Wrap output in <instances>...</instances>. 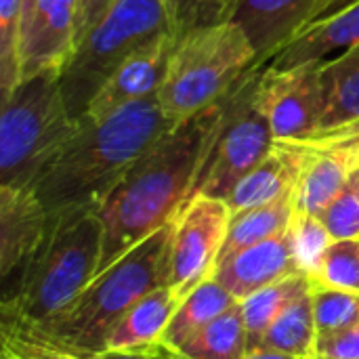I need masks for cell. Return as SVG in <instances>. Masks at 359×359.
<instances>
[{"label": "cell", "instance_id": "277c9868", "mask_svg": "<svg viewBox=\"0 0 359 359\" xmlns=\"http://www.w3.org/2000/svg\"><path fill=\"white\" fill-rule=\"evenodd\" d=\"M172 223L97 273L80 297L40 328L21 334L72 358L90 359L105 351V343L122 316L147 292L166 286V250Z\"/></svg>", "mask_w": 359, "mask_h": 359}, {"label": "cell", "instance_id": "7a4b0ae2", "mask_svg": "<svg viewBox=\"0 0 359 359\" xmlns=\"http://www.w3.org/2000/svg\"><path fill=\"white\" fill-rule=\"evenodd\" d=\"M172 126L158 93L114 111L105 120L82 118L76 135L32 185L48 221L97 215L133 162Z\"/></svg>", "mask_w": 359, "mask_h": 359}, {"label": "cell", "instance_id": "5b68a950", "mask_svg": "<svg viewBox=\"0 0 359 359\" xmlns=\"http://www.w3.org/2000/svg\"><path fill=\"white\" fill-rule=\"evenodd\" d=\"M255 67V48L244 29L233 23L200 27L175 40L160 105L172 124L227 97Z\"/></svg>", "mask_w": 359, "mask_h": 359}, {"label": "cell", "instance_id": "3957f363", "mask_svg": "<svg viewBox=\"0 0 359 359\" xmlns=\"http://www.w3.org/2000/svg\"><path fill=\"white\" fill-rule=\"evenodd\" d=\"M101 246L103 225L97 215L50 223L40 248L2 282V337L27 334L72 305L97 276Z\"/></svg>", "mask_w": 359, "mask_h": 359}, {"label": "cell", "instance_id": "44dd1931", "mask_svg": "<svg viewBox=\"0 0 359 359\" xmlns=\"http://www.w3.org/2000/svg\"><path fill=\"white\" fill-rule=\"evenodd\" d=\"M238 303L240 301L221 282H217L212 276L206 278L183 299L160 343L170 349H179L196 332H200L204 326L215 322Z\"/></svg>", "mask_w": 359, "mask_h": 359}, {"label": "cell", "instance_id": "2e32d148", "mask_svg": "<svg viewBox=\"0 0 359 359\" xmlns=\"http://www.w3.org/2000/svg\"><path fill=\"white\" fill-rule=\"evenodd\" d=\"M359 44V2L318 21L297 34L261 69H292L301 65H326Z\"/></svg>", "mask_w": 359, "mask_h": 359}, {"label": "cell", "instance_id": "52a82bcc", "mask_svg": "<svg viewBox=\"0 0 359 359\" xmlns=\"http://www.w3.org/2000/svg\"><path fill=\"white\" fill-rule=\"evenodd\" d=\"M162 32H170L168 0H116L59 76L72 118L82 120L88 103L114 69L135 48Z\"/></svg>", "mask_w": 359, "mask_h": 359}, {"label": "cell", "instance_id": "6da1fadb", "mask_svg": "<svg viewBox=\"0 0 359 359\" xmlns=\"http://www.w3.org/2000/svg\"><path fill=\"white\" fill-rule=\"evenodd\" d=\"M227 97L175 124L133 162L105 198L97 210L103 225L97 273L107 269L145 238L172 223L183 210L217 137L227 109Z\"/></svg>", "mask_w": 359, "mask_h": 359}, {"label": "cell", "instance_id": "9a60e30c", "mask_svg": "<svg viewBox=\"0 0 359 359\" xmlns=\"http://www.w3.org/2000/svg\"><path fill=\"white\" fill-rule=\"evenodd\" d=\"M318 0H238L231 21L255 48V67H263L309 21Z\"/></svg>", "mask_w": 359, "mask_h": 359}, {"label": "cell", "instance_id": "4316f807", "mask_svg": "<svg viewBox=\"0 0 359 359\" xmlns=\"http://www.w3.org/2000/svg\"><path fill=\"white\" fill-rule=\"evenodd\" d=\"M290 236L299 269L313 282L320 271L322 259L334 240L330 238L322 219L307 212H294L290 223Z\"/></svg>", "mask_w": 359, "mask_h": 359}, {"label": "cell", "instance_id": "1f68e13d", "mask_svg": "<svg viewBox=\"0 0 359 359\" xmlns=\"http://www.w3.org/2000/svg\"><path fill=\"white\" fill-rule=\"evenodd\" d=\"M316 355L326 359H359V326L318 334Z\"/></svg>", "mask_w": 359, "mask_h": 359}, {"label": "cell", "instance_id": "d4e9b609", "mask_svg": "<svg viewBox=\"0 0 359 359\" xmlns=\"http://www.w3.org/2000/svg\"><path fill=\"white\" fill-rule=\"evenodd\" d=\"M313 288V282L305 276H290L286 280H280L248 299L240 301L244 322H246V334H248V349H257L269 330V326L280 318V313L297 301L301 294L309 292Z\"/></svg>", "mask_w": 359, "mask_h": 359}, {"label": "cell", "instance_id": "f35d334b", "mask_svg": "<svg viewBox=\"0 0 359 359\" xmlns=\"http://www.w3.org/2000/svg\"><path fill=\"white\" fill-rule=\"evenodd\" d=\"M36 4H38V0H21V32L27 25V21L32 19Z\"/></svg>", "mask_w": 359, "mask_h": 359}, {"label": "cell", "instance_id": "e575fe53", "mask_svg": "<svg viewBox=\"0 0 359 359\" xmlns=\"http://www.w3.org/2000/svg\"><path fill=\"white\" fill-rule=\"evenodd\" d=\"M359 0H318V4H316V8H313V15L309 17V21H307V25L305 27H309V25H313V23H318V21H324V19H328V17H332V15H337V13H341L343 8H347V6H351V4H355ZM303 27V29H305ZM301 29V32H303ZM299 32V34H301Z\"/></svg>", "mask_w": 359, "mask_h": 359}, {"label": "cell", "instance_id": "5bb4252c", "mask_svg": "<svg viewBox=\"0 0 359 359\" xmlns=\"http://www.w3.org/2000/svg\"><path fill=\"white\" fill-rule=\"evenodd\" d=\"M50 221L34 189L0 185V280L15 276L40 248Z\"/></svg>", "mask_w": 359, "mask_h": 359}, {"label": "cell", "instance_id": "9c48e42d", "mask_svg": "<svg viewBox=\"0 0 359 359\" xmlns=\"http://www.w3.org/2000/svg\"><path fill=\"white\" fill-rule=\"evenodd\" d=\"M231 208L225 200L196 196L172 221L166 250V286L187 297L212 276L225 244Z\"/></svg>", "mask_w": 359, "mask_h": 359}, {"label": "cell", "instance_id": "4dcf8cb0", "mask_svg": "<svg viewBox=\"0 0 359 359\" xmlns=\"http://www.w3.org/2000/svg\"><path fill=\"white\" fill-rule=\"evenodd\" d=\"M324 227L334 242L359 240V191L347 183L345 189L320 212Z\"/></svg>", "mask_w": 359, "mask_h": 359}, {"label": "cell", "instance_id": "30bf717a", "mask_svg": "<svg viewBox=\"0 0 359 359\" xmlns=\"http://www.w3.org/2000/svg\"><path fill=\"white\" fill-rule=\"evenodd\" d=\"M257 103L276 141L307 143L320 130V65L259 69Z\"/></svg>", "mask_w": 359, "mask_h": 359}, {"label": "cell", "instance_id": "b9f144b4", "mask_svg": "<svg viewBox=\"0 0 359 359\" xmlns=\"http://www.w3.org/2000/svg\"><path fill=\"white\" fill-rule=\"evenodd\" d=\"M311 359H326V358H320V355H313V358Z\"/></svg>", "mask_w": 359, "mask_h": 359}, {"label": "cell", "instance_id": "ac0fdd59", "mask_svg": "<svg viewBox=\"0 0 359 359\" xmlns=\"http://www.w3.org/2000/svg\"><path fill=\"white\" fill-rule=\"evenodd\" d=\"M183 299L185 297L170 286L147 292L114 326L105 351H147L158 345Z\"/></svg>", "mask_w": 359, "mask_h": 359}, {"label": "cell", "instance_id": "8992f818", "mask_svg": "<svg viewBox=\"0 0 359 359\" xmlns=\"http://www.w3.org/2000/svg\"><path fill=\"white\" fill-rule=\"evenodd\" d=\"M74 120L59 84V74L19 80L0 116V185L29 187L76 135Z\"/></svg>", "mask_w": 359, "mask_h": 359}, {"label": "cell", "instance_id": "4fadbf2b", "mask_svg": "<svg viewBox=\"0 0 359 359\" xmlns=\"http://www.w3.org/2000/svg\"><path fill=\"white\" fill-rule=\"evenodd\" d=\"M299 273L303 271L299 269L288 227V231L276 238L248 246L219 261L212 278L221 282L238 301H244L250 294Z\"/></svg>", "mask_w": 359, "mask_h": 359}, {"label": "cell", "instance_id": "ffe728a7", "mask_svg": "<svg viewBox=\"0 0 359 359\" xmlns=\"http://www.w3.org/2000/svg\"><path fill=\"white\" fill-rule=\"evenodd\" d=\"M309 160L303 168V175L294 189L297 212H307L320 217V212L345 189L351 177V162L337 149L311 145Z\"/></svg>", "mask_w": 359, "mask_h": 359}, {"label": "cell", "instance_id": "8fae6325", "mask_svg": "<svg viewBox=\"0 0 359 359\" xmlns=\"http://www.w3.org/2000/svg\"><path fill=\"white\" fill-rule=\"evenodd\" d=\"M78 0H38L21 32L19 80L38 74H59L76 53Z\"/></svg>", "mask_w": 359, "mask_h": 359}, {"label": "cell", "instance_id": "7402d4cb", "mask_svg": "<svg viewBox=\"0 0 359 359\" xmlns=\"http://www.w3.org/2000/svg\"><path fill=\"white\" fill-rule=\"evenodd\" d=\"M294 212H297L294 194L280 198L271 204L233 212L225 244L219 252V261H223L248 246H255L259 242H265L269 238H276V236L288 231Z\"/></svg>", "mask_w": 359, "mask_h": 359}, {"label": "cell", "instance_id": "f1b7e54d", "mask_svg": "<svg viewBox=\"0 0 359 359\" xmlns=\"http://www.w3.org/2000/svg\"><path fill=\"white\" fill-rule=\"evenodd\" d=\"M21 0H0V90L2 99L19 84Z\"/></svg>", "mask_w": 359, "mask_h": 359}, {"label": "cell", "instance_id": "484cf974", "mask_svg": "<svg viewBox=\"0 0 359 359\" xmlns=\"http://www.w3.org/2000/svg\"><path fill=\"white\" fill-rule=\"evenodd\" d=\"M238 0H168V29L177 38L231 21Z\"/></svg>", "mask_w": 359, "mask_h": 359}, {"label": "cell", "instance_id": "e0dca14e", "mask_svg": "<svg viewBox=\"0 0 359 359\" xmlns=\"http://www.w3.org/2000/svg\"><path fill=\"white\" fill-rule=\"evenodd\" d=\"M307 160L309 147L305 143L276 141L271 154L238 183L225 202L231 212H240L294 194Z\"/></svg>", "mask_w": 359, "mask_h": 359}, {"label": "cell", "instance_id": "ab89813d", "mask_svg": "<svg viewBox=\"0 0 359 359\" xmlns=\"http://www.w3.org/2000/svg\"><path fill=\"white\" fill-rule=\"evenodd\" d=\"M349 183H351V185H353V187H355V189H358V191H359V166H358V168H355V170H351Z\"/></svg>", "mask_w": 359, "mask_h": 359}, {"label": "cell", "instance_id": "836d02e7", "mask_svg": "<svg viewBox=\"0 0 359 359\" xmlns=\"http://www.w3.org/2000/svg\"><path fill=\"white\" fill-rule=\"evenodd\" d=\"M114 4L116 0H78V19H76V44L78 46L88 36V32L109 13Z\"/></svg>", "mask_w": 359, "mask_h": 359}, {"label": "cell", "instance_id": "ba28073f", "mask_svg": "<svg viewBox=\"0 0 359 359\" xmlns=\"http://www.w3.org/2000/svg\"><path fill=\"white\" fill-rule=\"evenodd\" d=\"M257 80L259 69H250L229 93L227 109L189 200L196 196L227 200L238 183L271 154L276 139L257 103Z\"/></svg>", "mask_w": 359, "mask_h": 359}, {"label": "cell", "instance_id": "cb8c5ba5", "mask_svg": "<svg viewBox=\"0 0 359 359\" xmlns=\"http://www.w3.org/2000/svg\"><path fill=\"white\" fill-rule=\"evenodd\" d=\"M185 359H242L248 351L246 322L242 305H233L215 322L196 332L179 349Z\"/></svg>", "mask_w": 359, "mask_h": 359}, {"label": "cell", "instance_id": "60d3db41", "mask_svg": "<svg viewBox=\"0 0 359 359\" xmlns=\"http://www.w3.org/2000/svg\"><path fill=\"white\" fill-rule=\"evenodd\" d=\"M2 359H15V358H13V355H11L8 351H4V349H2Z\"/></svg>", "mask_w": 359, "mask_h": 359}, {"label": "cell", "instance_id": "f546056e", "mask_svg": "<svg viewBox=\"0 0 359 359\" xmlns=\"http://www.w3.org/2000/svg\"><path fill=\"white\" fill-rule=\"evenodd\" d=\"M313 284L359 292V240L332 242L322 259Z\"/></svg>", "mask_w": 359, "mask_h": 359}, {"label": "cell", "instance_id": "74e56055", "mask_svg": "<svg viewBox=\"0 0 359 359\" xmlns=\"http://www.w3.org/2000/svg\"><path fill=\"white\" fill-rule=\"evenodd\" d=\"M145 353H149L151 359H185L181 353H177L175 349H170V347H166V345H162V343L154 345V347L147 349Z\"/></svg>", "mask_w": 359, "mask_h": 359}, {"label": "cell", "instance_id": "7c38bea8", "mask_svg": "<svg viewBox=\"0 0 359 359\" xmlns=\"http://www.w3.org/2000/svg\"><path fill=\"white\" fill-rule=\"evenodd\" d=\"M172 46L175 36L170 32H162L135 48L103 82L82 118L99 122L114 111L158 93L168 67Z\"/></svg>", "mask_w": 359, "mask_h": 359}, {"label": "cell", "instance_id": "d6a6232c", "mask_svg": "<svg viewBox=\"0 0 359 359\" xmlns=\"http://www.w3.org/2000/svg\"><path fill=\"white\" fill-rule=\"evenodd\" d=\"M2 349L15 359H78L23 337H2Z\"/></svg>", "mask_w": 359, "mask_h": 359}, {"label": "cell", "instance_id": "8d00e7d4", "mask_svg": "<svg viewBox=\"0 0 359 359\" xmlns=\"http://www.w3.org/2000/svg\"><path fill=\"white\" fill-rule=\"evenodd\" d=\"M90 359H151V355L145 351H111V349H107Z\"/></svg>", "mask_w": 359, "mask_h": 359}, {"label": "cell", "instance_id": "d6986e66", "mask_svg": "<svg viewBox=\"0 0 359 359\" xmlns=\"http://www.w3.org/2000/svg\"><path fill=\"white\" fill-rule=\"evenodd\" d=\"M358 122L359 44L320 67V130L316 137L349 128Z\"/></svg>", "mask_w": 359, "mask_h": 359}, {"label": "cell", "instance_id": "83f0119b", "mask_svg": "<svg viewBox=\"0 0 359 359\" xmlns=\"http://www.w3.org/2000/svg\"><path fill=\"white\" fill-rule=\"evenodd\" d=\"M313 311L318 334L359 326V292L313 284Z\"/></svg>", "mask_w": 359, "mask_h": 359}, {"label": "cell", "instance_id": "d590c367", "mask_svg": "<svg viewBox=\"0 0 359 359\" xmlns=\"http://www.w3.org/2000/svg\"><path fill=\"white\" fill-rule=\"evenodd\" d=\"M242 359H297L288 353L276 351V349H267V347H257V349H248L246 355Z\"/></svg>", "mask_w": 359, "mask_h": 359}, {"label": "cell", "instance_id": "603a6c76", "mask_svg": "<svg viewBox=\"0 0 359 359\" xmlns=\"http://www.w3.org/2000/svg\"><path fill=\"white\" fill-rule=\"evenodd\" d=\"M318 326L313 311V288L292 301L280 318L269 326L259 347L276 349L297 359H311L316 355Z\"/></svg>", "mask_w": 359, "mask_h": 359}]
</instances>
